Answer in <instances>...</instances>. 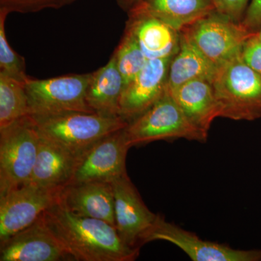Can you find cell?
Returning <instances> with one entry per match:
<instances>
[{"label": "cell", "instance_id": "cell-1", "mask_svg": "<svg viewBox=\"0 0 261 261\" xmlns=\"http://www.w3.org/2000/svg\"><path fill=\"white\" fill-rule=\"evenodd\" d=\"M42 218L72 260L133 261L140 254V248L123 241L116 226L103 220L75 214L60 201L46 211Z\"/></svg>", "mask_w": 261, "mask_h": 261}, {"label": "cell", "instance_id": "cell-2", "mask_svg": "<svg viewBox=\"0 0 261 261\" xmlns=\"http://www.w3.org/2000/svg\"><path fill=\"white\" fill-rule=\"evenodd\" d=\"M211 84L219 118L245 121L261 118V76L240 56L219 66Z\"/></svg>", "mask_w": 261, "mask_h": 261}, {"label": "cell", "instance_id": "cell-3", "mask_svg": "<svg viewBox=\"0 0 261 261\" xmlns=\"http://www.w3.org/2000/svg\"><path fill=\"white\" fill-rule=\"evenodd\" d=\"M32 116L42 138L80 154L128 124L121 116L97 113L68 112Z\"/></svg>", "mask_w": 261, "mask_h": 261}, {"label": "cell", "instance_id": "cell-4", "mask_svg": "<svg viewBox=\"0 0 261 261\" xmlns=\"http://www.w3.org/2000/svg\"><path fill=\"white\" fill-rule=\"evenodd\" d=\"M124 130L130 147L180 139L203 143L208 137L192 124L168 89L154 106L128 122Z\"/></svg>", "mask_w": 261, "mask_h": 261}, {"label": "cell", "instance_id": "cell-5", "mask_svg": "<svg viewBox=\"0 0 261 261\" xmlns=\"http://www.w3.org/2000/svg\"><path fill=\"white\" fill-rule=\"evenodd\" d=\"M40 140L32 116L0 129V194L30 181Z\"/></svg>", "mask_w": 261, "mask_h": 261}, {"label": "cell", "instance_id": "cell-6", "mask_svg": "<svg viewBox=\"0 0 261 261\" xmlns=\"http://www.w3.org/2000/svg\"><path fill=\"white\" fill-rule=\"evenodd\" d=\"M92 73L70 74L25 82L31 116H49L68 112L94 113L87 105L86 93Z\"/></svg>", "mask_w": 261, "mask_h": 261}, {"label": "cell", "instance_id": "cell-7", "mask_svg": "<svg viewBox=\"0 0 261 261\" xmlns=\"http://www.w3.org/2000/svg\"><path fill=\"white\" fill-rule=\"evenodd\" d=\"M180 32L217 67L240 56L245 41L254 34L216 10Z\"/></svg>", "mask_w": 261, "mask_h": 261}, {"label": "cell", "instance_id": "cell-8", "mask_svg": "<svg viewBox=\"0 0 261 261\" xmlns=\"http://www.w3.org/2000/svg\"><path fill=\"white\" fill-rule=\"evenodd\" d=\"M62 190L27 182L0 194V243L35 223L59 202Z\"/></svg>", "mask_w": 261, "mask_h": 261}, {"label": "cell", "instance_id": "cell-9", "mask_svg": "<svg viewBox=\"0 0 261 261\" xmlns=\"http://www.w3.org/2000/svg\"><path fill=\"white\" fill-rule=\"evenodd\" d=\"M161 240L176 245L193 261H261V250H239L224 244L204 240L158 215L142 239V245Z\"/></svg>", "mask_w": 261, "mask_h": 261}, {"label": "cell", "instance_id": "cell-10", "mask_svg": "<svg viewBox=\"0 0 261 261\" xmlns=\"http://www.w3.org/2000/svg\"><path fill=\"white\" fill-rule=\"evenodd\" d=\"M124 128L98 141L81 154L68 185L90 181L111 183L126 173V156L132 147Z\"/></svg>", "mask_w": 261, "mask_h": 261}, {"label": "cell", "instance_id": "cell-11", "mask_svg": "<svg viewBox=\"0 0 261 261\" xmlns=\"http://www.w3.org/2000/svg\"><path fill=\"white\" fill-rule=\"evenodd\" d=\"M111 183L114 193L117 231L128 246L140 248L142 238L159 214L147 207L127 173Z\"/></svg>", "mask_w": 261, "mask_h": 261}, {"label": "cell", "instance_id": "cell-12", "mask_svg": "<svg viewBox=\"0 0 261 261\" xmlns=\"http://www.w3.org/2000/svg\"><path fill=\"white\" fill-rule=\"evenodd\" d=\"M171 59L148 60L126 84L120 100L119 116L128 122L147 111L166 93Z\"/></svg>", "mask_w": 261, "mask_h": 261}, {"label": "cell", "instance_id": "cell-13", "mask_svg": "<svg viewBox=\"0 0 261 261\" xmlns=\"http://www.w3.org/2000/svg\"><path fill=\"white\" fill-rule=\"evenodd\" d=\"M0 261H58L71 258L42 216L29 227L0 243Z\"/></svg>", "mask_w": 261, "mask_h": 261}, {"label": "cell", "instance_id": "cell-14", "mask_svg": "<svg viewBox=\"0 0 261 261\" xmlns=\"http://www.w3.org/2000/svg\"><path fill=\"white\" fill-rule=\"evenodd\" d=\"M129 31L147 60L172 59L180 47V32L151 14L140 4L127 12Z\"/></svg>", "mask_w": 261, "mask_h": 261}, {"label": "cell", "instance_id": "cell-15", "mask_svg": "<svg viewBox=\"0 0 261 261\" xmlns=\"http://www.w3.org/2000/svg\"><path fill=\"white\" fill-rule=\"evenodd\" d=\"M60 202L75 214L103 220L116 226L114 193L110 182L68 185L62 190Z\"/></svg>", "mask_w": 261, "mask_h": 261}, {"label": "cell", "instance_id": "cell-16", "mask_svg": "<svg viewBox=\"0 0 261 261\" xmlns=\"http://www.w3.org/2000/svg\"><path fill=\"white\" fill-rule=\"evenodd\" d=\"M41 137L31 183L44 188L61 190L69 185L81 154Z\"/></svg>", "mask_w": 261, "mask_h": 261}, {"label": "cell", "instance_id": "cell-17", "mask_svg": "<svg viewBox=\"0 0 261 261\" xmlns=\"http://www.w3.org/2000/svg\"><path fill=\"white\" fill-rule=\"evenodd\" d=\"M190 122L208 135L213 122L219 118V108L210 82L193 80L168 89Z\"/></svg>", "mask_w": 261, "mask_h": 261}, {"label": "cell", "instance_id": "cell-18", "mask_svg": "<svg viewBox=\"0 0 261 261\" xmlns=\"http://www.w3.org/2000/svg\"><path fill=\"white\" fill-rule=\"evenodd\" d=\"M123 87V76L113 54L107 64L92 73L86 101L94 113L120 116V100Z\"/></svg>", "mask_w": 261, "mask_h": 261}, {"label": "cell", "instance_id": "cell-19", "mask_svg": "<svg viewBox=\"0 0 261 261\" xmlns=\"http://www.w3.org/2000/svg\"><path fill=\"white\" fill-rule=\"evenodd\" d=\"M180 47L171 59L168 75V89H173L193 80L212 82L219 67L201 53L183 33Z\"/></svg>", "mask_w": 261, "mask_h": 261}, {"label": "cell", "instance_id": "cell-20", "mask_svg": "<svg viewBox=\"0 0 261 261\" xmlns=\"http://www.w3.org/2000/svg\"><path fill=\"white\" fill-rule=\"evenodd\" d=\"M138 4L179 32L216 10L211 0H142Z\"/></svg>", "mask_w": 261, "mask_h": 261}, {"label": "cell", "instance_id": "cell-21", "mask_svg": "<svg viewBox=\"0 0 261 261\" xmlns=\"http://www.w3.org/2000/svg\"><path fill=\"white\" fill-rule=\"evenodd\" d=\"M25 84L0 73V129L31 116Z\"/></svg>", "mask_w": 261, "mask_h": 261}, {"label": "cell", "instance_id": "cell-22", "mask_svg": "<svg viewBox=\"0 0 261 261\" xmlns=\"http://www.w3.org/2000/svg\"><path fill=\"white\" fill-rule=\"evenodd\" d=\"M113 55L123 76L124 87L140 73L148 61L133 34L126 29Z\"/></svg>", "mask_w": 261, "mask_h": 261}, {"label": "cell", "instance_id": "cell-23", "mask_svg": "<svg viewBox=\"0 0 261 261\" xmlns=\"http://www.w3.org/2000/svg\"><path fill=\"white\" fill-rule=\"evenodd\" d=\"M9 14L7 10H0V73L25 83L29 76L25 59L13 50L7 39L5 20Z\"/></svg>", "mask_w": 261, "mask_h": 261}, {"label": "cell", "instance_id": "cell-24", "mask_svg": "<svg viewBox=\"0 0 261 261\" xmlns=\"http://www.w3.org/2000/svg\"><path fill=\"white\" fill-rule=\"evenodd\" d=\"M61 8V0H0V10H7L9 13L27 14Z\"/></svg>", "mask_w": 261, "mask_h": 261}, {"label": "cell", "instance_id": "cell-25", "mask_svg": "<svg viewBox=\"0 0 261 261\" xmlns=\"http://www.w3.org/2000/svg\"><path fill=\"white\" fill-rule=\"evenodd\" d=\"M240 57L247 66L261 76V42L257 32L245 41Z\"/></svg>", "mask_w": 261, "mask_h": 261}, {"label": "cell", "instance_id": "cell-26", "mask_svg": "<svg viewBox=\"0 0 261 261\" xmlns=\"http://www.w3.org/2000/svg\"><path fill=\"white\" fill-rule=\"evenodd\" d=\"M218 13L241 23L250 0H211Z\"/></svg>", "mask_w": 261, "mask_h": 261}, {"label": "cell", "instance_id": "cell-27", "mask_svg": "<svg viewBox=\"0 0 261 261\" xmlns=\"http://www.w3.org/2000/svg\"><path fill=\"white\" fill-rule=\"evenodd\" d=\"M241 23L250 32H258L261 27V0H250Z\"/></svg>", "mask_w": 261, "mask_h": 261}, {"label": "cell", "instance_id": "cell-28", "mask_svg": "<svg viewBox=\"0 0 261 261\" xmlns=\"http://www.w3.org/2000/svg\"><path fill=\"white\" fill-rule=\"evenodd\" d=\"M141 1H142V0H116L118 6L121 9L126 11V13L128 10L132 9L134 6H135L136 5L140 3Z\"/></svg>", "mask_w": 261, "mask_h": 261}, {"label": "cell", "instance_id": "cell-29", "mask_svg": "<svg viewBox=\"0 0 261 261\" xmlns=\"http://www.w3.org/2000/svg\"><path fill=\"white\" fill-rule=\"evenodd\" d=\"M75 1L76 0H61L62 8L66 6V5L72 4V3H74Z\"/></svg>", "mask_w": 261, "mask_h": 261}, {"label": "cell", "instance_id": "cell-30", "mask_svg": "<svg viewBox=\"0 0 261 261\" xmlns=\"http://www.w3.org/2000/svg\"><path fill=\"white\" fill-rule=\"evenodd\" d=\"M257 37H258L259 39H260V42H261V27H260V29H259L258 32H257Z\"/></svg>", "mask_w": 261, "mask_h": 261}]
</instances>
